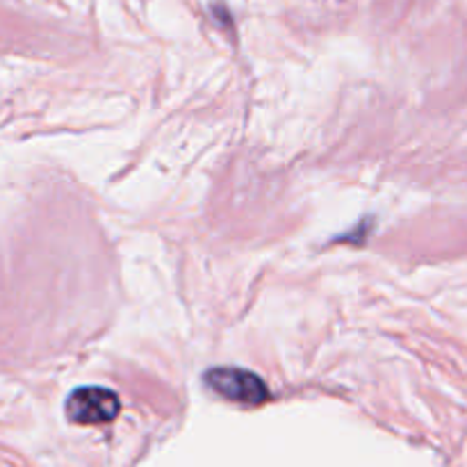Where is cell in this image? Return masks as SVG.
I'll return each mask as SVG.
<instances>
[{
	"instance_id": "6da1fadb",
	"label": "cell",
	"mask_w": 467,
	"mask_h": 467,
	"mask_svg": "<svg viewBox=\"0 0 467 467\" xmlns=\"http://www.w3.org/2000/svg\"><path fill=\"white\" fill-rule=\"evenodd\" d=\"M119 410H121V401H119L117 392L108 390V388H78L67 400V418L82 427L112 422Z\"/></svg>"
},
{
	"instance_id": "7a4b0ae2",
	"label": "cell",
	"mask_w": 467,
	"mask_h": 467,
	"mask_svg": "<svg viewBox=\"0 0 467 467\" xmlns=\"http://www.w3.org/2000/svg\"><path fill=\"white\" fill-rule=\"evenodd\" d=\"M205 383L213 388L223 400L237 401V404L258 406L269 400V390L263 379L242 368H217L205 374Z\"/></svg>"
}]
</instances>
